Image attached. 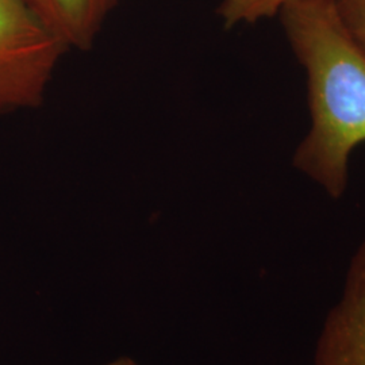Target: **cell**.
I'll use <instances>...</instances> for the list:
<instances>
[{"label":"cell","mask_w":365,"mask_h":365,"mask_svg":"<svg viewBox=\"0 0 365 365\" xmlns=\"http://www.w3.org/2000/svg\"><path fill=\"white\" fill-rule=\"evenodd\" d=\"M279 16L306 69L312 114L294 164L339 199L349 156L365 141V51L342 25L336 0H299Z\"/></svg>","instance_id":"6da1fadb"},{"label":"cell","mask_w":365,"mask_h":365,"mask_svg":"<svg viewBox=\"0 0 365 365\" xmlns=\"http://www.w3.org/2000/svg\"><path fill=\"white\" fill-rule=\"evenodd\" d=\"M66 52L22 0H0V118L42 105Z\"/></svg>","instance_id":"7a4b0ae2"},{"label":"cell","mask_w":365,"mask_h":365,"mask_svg":"<svg viewBox=\"0 0 365 365\" xmlns=\"http://www.w3.org/2000/svg\"><path fill=\"white\" fill-rule=\"evenodd\" d=\"M315 365H365V240L317 341Z\"/></svg>","instance_id":"3957f363"},{"label":"cell","mask_w":365,"mask_h":365,"mask_svg":"<svg viewBox=\"0 0 365 365\" xmlns=\"http://www.w3.org/2000/svg\"><path fill=\"white\" fill-rule=\"evenodd\" d=\"M68 51L91 49L120 0H22Z\"/></svg>","instance_id":"277c9868"},{"label":"cell","mask_w":365,"mask_h":365,"mask_svg":"<svg viewBox=\"0 0 365 365\" xmlns=\"http://www.w3.org/2000/svg\"><path fill=\"white\" fill-rule=\"evenodd\" d=\"M299 0H222L218 15L225 27L253 25L272 18L291 3Z\"/></svg>","instance_id":"5b68a950"},{"label":"cell","mask_w":365,"mask_h":365,"mask_svg":"<svg viewBox=\"0 0 365 365\" xmlns=\"http://www.w3.org/2000/svg\"><path fill=\"white\" fill-rule=\"evenodd\" d=\"M342 25L365 51V0H336Z\"/></svg>","instance_id":"8992f818"},{"label":"cell","mask_w":365,"mask_h":365,"mask_svg":"<svg viewBox=\"0 0 365 365\" xmlns=\"http://www.w3.org/2000/svg\"><path fill=\"white\" fill-rule=\"evenodd\" d=\"M106 365H137V363H134L131 359H128V357H120V359H117Z\"/></svg>","instance_id":"52a82bcc"}]
</instances>
